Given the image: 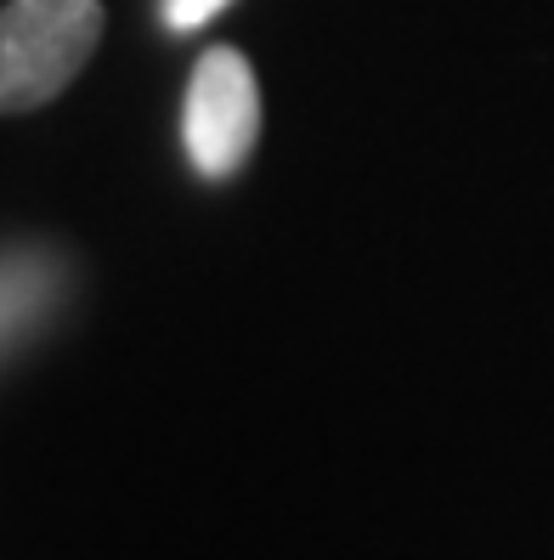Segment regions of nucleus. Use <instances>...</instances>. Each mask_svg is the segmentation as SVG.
Listing matches in <instances>:
<instances>
[{"instance_id":"f257e3e1","label":"nucleus","mask_w":554,"mask_h":560,"mask_svg":"<svg viewBox=\"0 0 554 560\" xmlns=\"http://www.w3.org/2000/svg\"><path fill=\"white\" fill-rule=\"evenodd\" d=\"M103 0H7L0 7V114H35L80 80L103 46Z\"/></svg>"},{"instance_id":"f03ea898","label":"nucleus","mask_w":554,"mask_h":560,"mask_svg":"<svg viewBox=\"0 0 554 560\" xmlns=\"http://www.w3.org/2000/svg\"><path fill=\"white\" fill-rule=\"evenodd\" d=\"M187 159L204 182H233L260 142V85L238 46H210L192 62L181 108Z\"/></svg>"},{"instance_id":"7ed1b4c3","label":"nucleus","mask_w":554,"mask_h":560,"mask_svg":"<svg viewBox=\"0 0 554 560\" xmlns=\"http://www.w3.org/2000/svg\"><path fill=\"white\" fill-rule=\"evenodd\" d=\"M221 7H226V0H165V23H170V28H199V23H210Z\"/></svg>"}]
</instances>
